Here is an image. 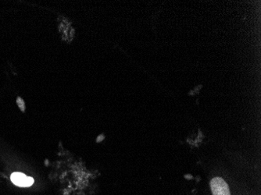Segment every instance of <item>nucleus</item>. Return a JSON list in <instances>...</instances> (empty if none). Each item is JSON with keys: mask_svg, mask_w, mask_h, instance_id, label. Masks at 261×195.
Masks as SVG:
<instances>
[{"mask_svg": "<svg viewBox=\"0 0 261 195\" xmlns=\"http://www.w3.org/2000/svg\"><path fill=\"white\" fill-rule=\"evenodd\" d=\"M211 190L214 195H231L228 184L221 177H215L211 182Z\"/></svg>", "mask_w": 261, "mask_h": 195, "instance_id": "obj_1", "label": "nucleus"}, {"mask_svg": "<svg viewBox=\"0 0 261 195\" xmlns=\"http://www.w3.org/2000/svg\"><path fill=\"white\" fill-rule=\"evenodd\" d=\"M11 180L15 185L20 187H31L34 184V179L27 177L21 173H14L11 175Z\"/></svg>", "mask_w": 261, "mask_h": 195, "instance_id": "obj_2", "label": "nucleus"}]
</instances>
